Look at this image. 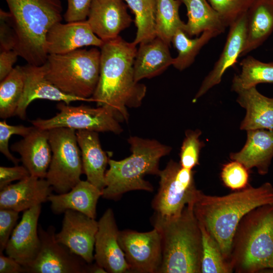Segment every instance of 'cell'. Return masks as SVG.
<instances>
[{
    "label": "cell",
    "mask_w": 273,
    "mask_h": 273,
    "mask_svg": "<svg viewBox=\"0 0 273 273\" xmlns=\"http://www.w3.org/2000/svg\"><path fill=\"white\" fill-rule=\"evenodd\" d=\"M220 178L226 188L234 191L241 190L249 185V170L241 163L232 160L222 166Z\"/></svg>",
    "instance_id": "cell-37"
},
{
    "label": "cell",
    "mask_w": 273,
    "mask_h": 273,
    "mask_svg": "<svg viewBox=\"0 0 273 273\" xmlns=\"http://www.w3.org/2000/svg\"><path fill=\"white\" fill-rule=\"evenodd\" d=\"M169 46L158 37L140 43L133 64L136 81L156 76L172 65L174 58L171 56Z\"/></svg>",
    "instance_id": "cell-26"
},
{
    "label": "cell",
    "mask_w": 273,
    "mask_h": 273,
    "mask_svg": "<svg viewBox=\"0 0 273 273\" xmlns=\"http://www.w3.org/2000/svg\"><path fill=\"white\" fill-rule=\"evenodd\" d=\"M49 130L52 155L46 179L57 194H63L81 180V152L75 130L57 127Z\"/></svg>",
    "instance_id": "cell-8"
},
{
    "label": "cell",
    "mask_w": 273,
    "mask_h": 273,
    "mask_svg": "<svg viewBox=\"0 0 273 273\" xmlns=\"http://www.w3.org/2000/svg\"><path fill=\"white\" fill-rule=\"evenodd\" d=\"M93 0H67V8L64 14L67 22L86 20Z\"/></svg>",
    "instance_id": "cell-40"
},
{
    "label": "cell",
    "mask_w": 273,
    "mask_h": 273,
    "mask_svg": "<svg viewBox=\"0 0 273 273\" xmlns=\"http://www.w3.org/2000/svg\"><path fill=\"white\" fill-rule=\"evenodd\" d=\"M1 52L14 49V37L13 29L5 19H1L0 26Z\"/></svg>",
    "instance_id": "cell-43"
},
{
    "label": "cell",
    "mask_w": 273,
    "mask_h": 273,
    "mask_svg": "<svg viewBox=\"0 0 273 273\" xmlns=\"http://www.w3.org/2000/svg\"><path fill=\"white\" fill-rule=\"evenodd\" d=\"M30 176L27 169L24 166L15 165L14 167H0V190L15 180H20Z\"/></svg>",
    "instance_id": "cell-41"
},
{
    "label": "cell",
    "mask_w": 273,
    "mask_h": 273,
    "mask_svg": "<svg viewBox=\"0 0 273 273\" xmlns=\"http://www.w3.org/2000/svg\"><path fill=\"white\" fill-rule=\"evenodd\" d=\"M24 88L22 66H16L0 83V117L6 119L16 115Z\"/></svg>",
    "instance_id": "cell-31"
},
{
    "label": "cell",
    "mask_w": 273,
    "mask_h": 273,
    "mask_svg": "<svg viewBox=\"0 0 273 273\" xmlns=\"http://www.w3.org/2000/svg\"><path fill=\"white\" fill-rule=\"evenodd\" d=\"M230 261L236 273H273V204L257 207L242 218Z\"/></svg>",
    "instance_id": "cell-4"
},
{
    "label": "cell",
    "mask_w": 273,
    "mask_h": 273,
    "mask_svg": "<svg viewBox=\"0 0 273 273\" xmlns=\"http://www.w3.org/2000/svg\"><path fill=\"white\" fill-rule=\"evenodd\" d=\"M119 232L113 211L108 208L98 221L94 254L96 262L107 272H130L124 253L118 242Z\"/></svg>",
    "instance_id": "cell-14"
},
{
    "label": "cell",
    "mask_w": 273,
    "mask_h": 273,
    "mask_svg": "<svg viewBox=\"0 0 273 273\" xmlns=\"http://www.w3.org/2000/svg\"><path fill=\"white\" fill-rule=\"evenodd\" d=\"M187 10L188 21L185 32L189 36L198 35L205 31L221 34L226 27L218 13L207 0H180Z\"/></svg>",
    "instance_id": "cell-28"
},
{
    "label": "cell",
    "mask_w": 273,
    "mask_h": 273,
    "mask_svg": "<svg viewBox=\"0 0 273 273\" xmlns=\"http://www.w3.org/2000/svg\"><path fill=\"white\" fill-rule=\"evenodd\" d=\"M18 54L15 50L1 52L0 54V80L2 81L12 71L13 65L17 60Z\"/></svg>",
    "instance_id": "cell-42"
},
{
    "label": "cell",
    "mask_w": 273,
    "mask_h": 273,
    "mask_svg": "<svg viewBox=\"0 0 273 273\" xmlns=\"http://www.w3.org/2000/svg\"><path fill=\"white\" fill-rule=\"evenodd\" d=\"M246 143L242 149L230 154L231 160L241 163L248 170L256 168L258 174L268 172L273 158V130H247Z\"/></svg>",
    "instance_id": "cell-22"
},
{
    "label": "cell",
    "mask_w": 273,
    "mask_h": 273,
    "mask_svg": "<svg viewBox=\"0 0 273 273\" xmlns=\"http://www.w3.org/2000/svg\"><path fill=\"white\" fill-rule=\"evenodd\" d=\"M256 0H207L227 27L247 12Z\"/></svg>",
    "instance_id": "cell-36"
},
{
    "label": "cell",
    "mask_w": 273,
    "mask_h": 273,
    "mask_svg": "<svg viewBox=\"0 0 273 273\" xmlns=\"http://www.w3.org/2000/svg\"><path fill=\"white\" fill-rule=\"evenodd\" d=\"M244 56L260 46L273 31V0H256L247 12Z\"/></svg>",
    "instance_id": "cell-27"
},
{
    "label": "cell",
    "mask_w": 273,
    "mask_h": 273,
    "mask_svg": "<svg viewBox=\"0 0 273 273\" xmlns=\"http://www.w3.org/2000/svg\"><path fill=\"white\" fill-rule=\"evenodd\" d=\"M152 224L162 239V260L158 273H201L202 235L193 204L178 216L156 214Z\"/></svg>",
    "instance_id": "cell-5"
},
{
    "label": "cell",
    "mask_w": 273,
    "mask_h": 273,
    "mask_svg": "<svg viewBox=\"0 0 273 273\" xmlns=\"http://www.w3.org/2000/svg\"><path fill=\"white\" fill-rule=\"evenodd\" d=\"M269 204H273V186L266 182L258 187L249 185L222 196L206 195L200 190L193 209L199 223L216 241L230 262L232 241L239 222L253 209Z\"/></svg>",
    "instance_id": "cell-2"
},
{
    "label": "cell",
    "mask_w": 273,
    "mask_h": 273,
    "mask_svg": "<svg viewBox=\"0 0 273 273\" xmlns=\"http://www.w3.org/2000/svg\"><path fill=\"white\" fill-rule=\"evenodd\" d=\"M40 241L39 252L26 268L28 273H88L89 264L58 242L56 229L53 225L47 230L38 225Z\"/></svg>",
    "instance_id": "cell-11"
},
{
    "label": "cell",
    "mask_w": 273,
    "mask_h": 273,
    "mask_svg": "<svg viewBox=\"0 0 273 273\" xmlns=\"http://www.w3.org/2000/svg\"><path fill=\"white\" fill-rule=\"evenodd\" d=\"M41 209L40 204L23 212L5 250L8 256L16 259L25 268L34 260L40 249L38 221Z\"/></svg>",
    "instance_id": "cell-15"
},
{
    "label": "cell",
    "mask_w": 273,
    "mask_h": 273,
    "mask_svg": "<svg viewBox=\"0 0 273 273\" xmlns=\"http://www.w3.org/2000/svg\"><path fill=\"white\" fill-rule=\"evenodd\" d=\"M136 46L118 36L100 48V77L91 98L97 107L110 110L119 122L128 121V108L139 107L146 94V85L134 79Z\"/></svg>",
    "instance_id": "cell-1"
},
{
    "label": "cell",
    "mask_w": 273,
    "mask_h": 273,
    "mask_svg": "<svg viewBox=\"0 0 273 273\" xmlns=\"http://www.w3.org/2000/svg\"><path fill=\"white\" fill-rule=\"evenodd\" d=\"M201 134L202 131L199 129L186 131L179 154V163L183 168L193 170L199 164L200 153L205 146L199 139Z\"/></svg>",
    "instance_id": "cell-35"
},
{
    "label": "cell",
    "mask_w": 273,
    "mask_h": 273,
    "mask_svg": "<svg viewBox=\"0 0 273 273\" xmlns=\"http://www.w3.org/2000/svg\"><path fill=\"white\" fill-rule=\"evenodd\" d=\"M76 134L81 152L83 172L87 180L102 191L105 187V173L109 159L102 148L98 132L78 130Z\"/></svg>",
    "instance_id": "cell-24"
},
{
    "label": "cell",
    "mask_w": 273,
    "mask_h": 273,
    "mask_svg": "<svg viewBox=\"0 0 273 273\" xmlns=\"http://www.w3.org/2000/svg\"><path fill=\"white\" fill-rule=\"evenodd\" d=\"M22 67L24 88L16 112V115L21 119H26L28 105L36 99L62 102L68 105L74 101H93L92 98H82L61 91L46 77L44 64L36 66L27 64Z\"/></svg>",
    "instance_id": "cell-16"
},
{
    "label": "cell",
    "mask_w": 273,
    "mask_h": 273,
    "mask_svg": "<svg viewBox=\"0 0 273 273\" xmlns=\"http://www.w3.org/2000/svg\"><path fill=\"white\" fill-rule=\"evenodd\" d=\"M104 42L92 31L87 20L58 22L48 31L46 47L49 54H63L85 46L101 48Z\"/></svg>",
    "instance_id": "cell-19"
},
{
    "label": "cell",
    "mask_w": 273,
    "mask_h": 273,
    "mask_svg": "<svg viewBox=\"0 0 273 273\" xmlns=\"http://www.w3.org/2000/svg\"><path fill=\"white\" fill-rule=\"evenodd\" d=\"M237 94V102L246 110L240 129L273 130V98L259 93L256 86L249 88L232 87Z\"/></svg>",
    "instance_id": "cell-23"
},
{
    "label": "cell",
    "mask_w": 273,
    "mask_h": 273,
    "mask_svg": "<svg viewBox=\"0 0 273 273\" xmlns=\"http://www.w3.org/2000/svg\"><path fill=\"white\" fill-rule=\"evenodd\" d=\"M127 142L131 152L129 156L118 161L109 160L103 198L116 200L131 191H153V186L144 177L146 174L158 175L160 159L172 149L156 140L136 136H130Z\"/></svg>",
    "instance_id": "cell-6"
},
{
    "label": "cell",
    "mask_w": 273,
    "mask_h": 273,
    "mask_svg": "<svg viewBox=\"0 0 273 273\" xmlns=\"http://www.w3.org/2000/svg\"><path fill=\"white\" fill-rule=\"evenodd\" d=\"M25 268L14 258L0 253V273H24Z\"/></svg>",
    "instance_id": "cell-44"
},
{
    "label": "cell",
    "mask_w": 273,
    "mask_h": 273,
    "mask_svg": "<svg viewBox=\"0 0 273 273\" xmlns=\"http://www.w3.org/2000/svg\"><path fill=\"white\" fill-rule=\"evenodd\" d=\"M34 126L26 127L23 125H12L8 124L6 120L0 122V151L5 156L15 165L21 161L15 157L9 148V141L13 134L25 136L33 129Z\"/></svg>",
    "instance_id": "cell-38"
},
{
    "label": "cell",
    "mask_w": 273,
    "mask_h": 273,
    "mask_svg": "<svg viewBox=\"0 0 273 273\" xmlns=\"http://www.w3.org/2000/svg\"><path fill=\"white\" fill-rule=\"evenodd\" d=\"M202 235L201 273H232L230 262L224 257L216 241L199 223Z\"/></svg>",
    "instance_id": "cell-34"
},
{
    "label": "cell",
    "mask_w": 273,
    "mask_h": 273,
    "mask_svg": "<svg viewBox=\"0 0 273 273\" xmlns=\"http://www.w3.org/2000/svg\"><path fill=\"white\" fill-rule=\"evenodd\" d=\"M102 191L88 180H80L68 192L51 194L48 198L51 209L55 214L68 210L77 211L87 216L96 218V208Z\"/></svg>",
    "instance_id": "cell-25"
},
{
    "label": "cell",
    "mask_w": 273,
    "mask_h": 273,
    "mask_svg": "<svg viewBox=\"0 0 273 273\" xmlns=\"http://www.w3.org/2000/svg\"><path fill=\"white\" fill-rule=\"evenodd\" d=\"M155 30L157 37L170 45L178 30L185 31V25L179 15L180 0H155Z\"/></svg>",
    "instance_id": "cell-29"
},
{
    "label": "cell",
    "mask_w": 273,
    "mask_h": 273,
    "mask_svg": "<svg viewBox=\"0 0 273 273\" xmlns=\"http://www.w3.org/2000/svg\"><path fill=\"white\" fill-rule=\"evenodd\" d=\"M134 15V23L137 28L133 42L135 44L155 38V0H123Z\"/></svg>",
    "instance_id": "cell-33"
},
{
    "label": "cell",
    "mask_w": 273,
    "mask_h": 273,
    "mask_svg": "<svg viewBox=\"0 0 273 273\" xmlns=\"http://www.w3.org/2000/svg\"><path fill=\"white\" fill-rule=\"evenodd\" d=\"M241 72L235 75L232 87L249 88L260 83H273V62H263L248 56L240 62Z\"/></svg>",
    "instance_id": "cell-32"
},
{
    "label": "cell",
    "mask_w": 273,
    "mask_h": 273,
    "mask_svg": "<svg viewBox=\"0 0 273 273\" xmlns=\"http://www.w3.org/2000/svg\"><path fill=\"white\" fill-rule=\"evenodd\" d=\"M64 214L61 229L56 234L57 241L92 263L98 221L77 211L68 210Z\"/></svg>",
    "instance_id": "cell-13"
},
{
    "label": "cell",
    "mask_w": 273,
    "mask_h": 273,
    "mask_svg": "<svg viewBox=\"0 0 273 273\" xmlns=\"http://www.w3.org/2000/svg\"><path fill=\"white\" fill-rule=\"evenodd\" d=\"M10 16L1 18L11 26L15 50L27 64H44L48 54L46 38L50 29L61 22V0H5Z\"/></svg>",
    "instance_id": "cell-3"
},
{
    "label": "cell",
    "mask_w": 273,
    "mask_h": 273,
    "mask_svg": "<svg viewBox=\"0 0 273 273\" xmlns=\"http://www.w3.org/2000/svg\"><path fill=\"white\" fill-rule=\"evenodd\" d=\"M23 139L11 146V150L18 153L21 161L30 175L46 178L52 152L49 143V130L34 126Z\"/></svg>",
    "instance_id": "cell-21"
},
{
    "label": "cell",
    "mask_w": 273,
    "mask_h": 273,
    "mask_svg": "<svg viewBox=\"0 0 273 273\" xmlns=\"http://www.w3.org/2000/svg\"><path fill=\"white\" fill-rule=\"evenodd\" d=\"M123 0H93L86 20L93 32L104 42L116 38L132 20Z\"/></svg>",
    "instance_id": "cell-17"
},
{
    "label": "cell",
    "mask_w": 273,
    "mask_h": 273,
    "mask_svg": "<svg viewBox=\"0 0 273 273\" xmlns=\"http://www.w3.org/2000/svg\"><path fill=\"white\" fill-rule=\"evenodd\" d=\"M89 264L88 272L91 273H107V271L102 266L98 265L96 262L94 264Z\"/></svg>",
    "instance_id": "cell-45"
},
{
    "label": "cell",
    "mask_w": 273,
    "mask_h": 273,
    "mask_svg": "<svg viewBox=\"0 0 273 273\" xmlns=\"http://www.w3.org/2000/svg\"><path fill=\"white\" fill-rule=\"evenodd\" d=\"M217 32L205 31L195 38H190L183 30H177L172 37L171 42L178 52L172 65L182 71L189 67L202 48L212 38L219 35Z\"/></svg>",
    "instance_id": "cell-30"
},
{
    "label": "cell",
    "mask_w": 273,
    "mask_h": 273,
    "mask_svg": "<svg viewBox=\"0 0 273 273\" xmlns=\"http://www.w3.org/2000/svg\"><path fill=\"white\" fill-rule=\"evenodd\" d=\"M100 63L101 51L96 48L49 54L44 64L46 76L63 92L89 99L99 81Z\"/></svg>",
    "instance_id": "cell-7"
},
{
    "label": "cell",
    "mask_w": 273,
    "mask_h": 273,
    "mask_svg": "<svg viewBox=\"0 0 273 273\" xmlns=\"http://www.w3.org/2000/svg\"><path fill=\"white\" fill-rule=\"evenodd\" d=\"M19 212L0 209V253L5 250L12 233L17 225Z\"/></svg>",
    "instance_id": "cell-39"
},
{
    "label": "cell",
    "mask_w": 273,
    "mask_h": 273,
    "mask_svg": "<svg viewBox=\"0 0 273 273\" xmlns=\"http://www.w3.org/2000/svg\"><path fill=\"white\" fill-rule=\"evenodd\" d=\"M59 112L50 119L31 120L33 126L46 130L66 127L74 130L111 132L119 134L123 129L112 112L103 107L70 106L60 102L57 105Z\"/></svg>",
    "instance_id": "cell-10"
},
{
    "label": "cell",
    "mask_w": 273,
    "mask_h": 273,
    "mask_svg": "<svg viewBox=\"0 0 273 273\" xmlns=\"http://www.w3.org/2000/svg\"><path fill=\"white\" fill-rule=\"evenodd\" d=\"M118 239L130 272H158L162 247L161 236L157 229L154 228L144 233L129 230L119 231Z\"/></svg>",
    "instance_id": "cell-12"
},
{
    "label": "cell",
    "mask_w": 273,
    "mask_h": 273,
    "mask_svg": "<svg viewBox=\"0 0 273 273\" xmlns=\"http://www.w3.org/2000/svg\"><path fill=\"white\" fill-rule=\"evenodd\" d=\"M53 189L46 178L29 176L0 192V209L24 212L48 201Z\"/></svg>",
    "instance_id": "cell-20"
},
{
    "label": "cell",
    "mask_w": 273,
    "mask_h": 273,
    "mask_svg": "<svg viewBox=\"0 0 273 273\" xmlns=\"http://www.w3.org/2000/svg\"><path fill=\"white\" fill-rule=\"evenodd\" d=\"M247 18L246 13L229 26L230 29L222 51L212 69L203 80L193 100V102L213 86L219 84L224 72L237 62L246 43Z\"/></svg>",
    "instance_id": "cell-18"
},
{
    "label": "cell",
    "mask_w": 273,
    "mask_h": 273,
    "mask_svg": "<svg viewBox=\"0 0 273 273\" xmlns=\"http://www.w3.org/2000/svg\"><path fill=\"white\" fill-rule=\"evenodd\" d=\"M194 173L173 160L168 162L158 174L159 188L152 203L155 214L166 218L178 216L186 206L194 204L200 191Z\"/></svg>",
    "instance_id": "cell-9"
}]
</instances>
